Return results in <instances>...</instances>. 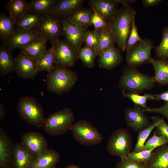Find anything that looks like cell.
<instances>
[{"mask_svg": "<svg viewBox=\"0 0 168 168\" xmlns=\"http://www.w3.org/2000/svg\"><path fill=\"white\" fill-rule=\"evenodd\" d=\"M156 83L154 76L146 75L136 67L127 65L123 69L118 86L122 91L139 94L153 88Z\"/></svg>", "mask_w": 168, "mask_h": 168, "instance_id": "cell-1", "label": "cell"}, {"mask_svg": "<svg viewBox=\"0 0 168 168\" xmlns=\"http://www.w3.org/2000/svg\"><path fill=\"white\" fill-rule=\"evenodd\" d=\"M136 14L135 10L131 6H123L110 22V28L117 48L121 51L126 49L132 20Z\"/></svg>", "mask_w": 168, "mask_h": 168, "instance_id": "cell-2", "label": "cell"}, {"mask_svg": "<svg viewBox=\"0 0 168 168\" xmlns=\"http://www.w3.org/2000/svg\"><path fill=\"white\" fill-rule=\"evenodd\" d=\"M78 78L77 74L68 68L55 67L47 76V89L50 92L62 95L73 87Z\"/></svg>", "mask_w": 168, "mask_h": 168, "instance_id": "cell-3", "label": "cell"}, {"mask_svg": "<svg viewBox=\"0 0 168 168\" xmlns=\"http://www.w3.org/2000/svg\"><path fill=\"white\" fill-rule=\"evenodd\" d=\"M74 121V115L72 110L65 108L51 114L45 119L42 127L50 135H60L71 129Z\"/></svg>", "mask_w": 168, "mask_h": 168, "instance_id": "cell-4", "label": "cell"}, {"mask_svg": "<svg viewBox=\"0 0 168 168\" xmlns=\"http://www.w3.org/2000/svg\"><path fill=\"white\" fill-rule=\"evenodd\" d=\"M17 108L21 117L28 124L38 128L43 126L45 119L44 110L35 98L29 96L21 97Z\"/></svg>", "mask_w": 168, "mask_h": 168, "instance_id": "cell-5", "label": "cell"}, {"mask_svg": "<svg viewBox=\"0 0 168 168\" xmlns=\"http://www.w3.org/2000/svg\"><path fill=\"white\" fill-rule=\"evenodd\" d=\"M70 130L74 139L83 145H98L103 139L102 134L98 129L84 119L74 122Z\"/></svg>", "mask_w": 168, "mask_h": 168, "instance_id": "cell-6", "label": "cell"}, {"mask_svg": "<svg viewBox=\"0 0 168 168\" xmlns=\"http://www.w3.org/2000/svg\"><path fill=\"white\" fill-rule=\"evenodd\" d=\"M132 138L128 131L126 129H119L110 136L107 149L111 155L123 159L126 158L132 152Z\"/></svg>", "mask_w": 168, "mask_h": 168, "instance_id": "cell-7", "label": "cell"}, {"mask_svg": "<svg viewBox=\"0 0 168 168\" xmlns=\"http://www.w3.org/2000/svg\"><path fill=\"white\" fill-rule=\"evenodd\" d=\"M42 37L54 44L63 35L61 19L51 13L41 15L35 29Z\"/></svg>", "mask_w": 168, "mask_h": 168, "instance_id": "cell-8", "label": "cell"}, {"mask_svg": "<svg viewBox=\"0 0 168 168\" xmlns=\"http://www.w3.org/2000/svg\"><path fill=\"white\" fill-rule=\"evenodd\" d=\"M53 48L56 67H72L78 59V52L64 40L59 39L51 45Z\"/></svg>", "mask_w": 168, "mask_h": 168, "instance_id": "cell-9", "label": "cell"}, {"mask_svg": "<svg viewBox=\"0 0 168 168\" xmlns=\"http://www.w3.org/2000/svg\"><path fill=\"white\" fill-rule=\"evenodd\" d=\"M153 45L152 41L148 38L137 43L126 53V60L128 65L137 68L149 63Z\"/></svg>", "mask_w": 168, "mask_h": 168, "instance_id": "cell-10", "label": "cell"}, {"mask_svg": "<svg viewBox=\"0 0 168 168\" xmlns=\"http://www.w3.org/2000/svg\"><path fill=\"white\" fill-rule=\"evenodd\" d=\"M42 37L35 29L28 30L15 26L12 33L3 41L2 44L11 52Z\"/></svg>", "mask_w": 168, "mask_h": 168, "instance_id": "cell-11", "label": "cell"}, {"mask_svg": "<svg viewBox=\"0 0 168 168\" xmlns=\"http://www.w3.org/2000/svg\"><path fill=\"white\" fill-rule=\"evenodd\" d=\"M61 20L64 40L78 53L84 43L87 28L74 24L66 19Z\"/></svg>", "mask_w": 168, "mask_h": 168, "instance_id": "cell-12", "label": "cell"}, {"mask_svg": "<svg viewBox=\"0 0 168 168\" xmlns=\"http://www.w3.org/2000/svg\"><path fill=\"white\" fill-rule=\"evenodd\" d=\"M144 112L143 109L136 105L126 108L124 118L128 127L134 132H139L150 125L151 123Z\"/></svg>", "mask_w": 168, "mask_h": 168, "instance_id": "cell-13", "label": "cell"}, {"mask_svg": "<svg viewBox=\"0 0 168 168\" xmlns=\"http://www.w3.org/2000/svg\"><path fill=\"white\" fill-rule=\"evenodd\" d=\"M21 143L35 156L48 149L45 138L40 133L34 131H28L23 134Z\"/></svg>", "mask_w": 168, "mask_h": 168, "instance_id": "cell-14", "label": "cell"}, {"mask_svg": "<svg viewBox=\"0 0 168 168\" xmlns=\"http://www.w3.org/2000/svg\"><path fill=\"white\" fill-rule=\"evenodd\" d=\"M14 145L2 128L0 127V168L13 167Z\"/></svg>", "mask_w": 168, "mask_h": 168, "instance_id": "cell-15", "label": "cell"}, {"mask_svg": "<svg viewBox=\"0 0 168 168\" xmlns=\"http://www.w3.org/2000/svg\"><path fill=\"white\" fill-rule=\"evenodd\" d=\"M14 58L17 75L23 79H34L38 72L35 61L21 52Z\"/></svg>", "mask_w": 168, "mask_h": 168, "instance_id": "cell-16", "label": "cell"}, {"mask_svg": "<svg viewBox=\"0 0 168 168\" xmlns=\"http://www.w3.org/2000/svg\"><path fill=\"white\" fill-rule=\"evenodd\" d=\"M88 3L109 23L119 10L118 4L114 0H90Z\"/></svg>", "mask_w": 168, "mask_h": 168, "instance_id": "cell-17", "label": "cell"}, {"mask_svg": "<svg viewBox=\"0 0 168 168\" xmlns=\"http://www.w3.org/2000/svg\"><path fill=\"white\" fill-rule=\"evenodd\" d=\"M121 51L114 46L104 50L99 55V67L110 70L119 64L123 60Z\"/></svg>", "mask_w": 168, "mask_h": 168, "instance_id": "cell-18", "label": "cell"}, {"mask_svg": "<svg viewBox=\"0 0 168 168\" xmlns=\"http://www.w3.org/2000/svg\"><path fill=\"white\" fill-rule=\"evenodd\" d=\"M35 156L21 143H16L14 147L13 167L30 168Z\"/></svg>", "mask_w": 168, "mask_h": 168, "instance_id": "cell-19", "label": "cell"}, {"mask_svg": "<svg viewBox=\"0 0 168 168\" xmlns=\"http://www.w3.org/2000/svg\"><path fill=\"white\" fill-rule=\"evenodd\" d=\"M83 0H56L51 13L60 19H67L76 8L82 5Z\"/></svg>", "mask_w": 168, "mask_h": 168, "instance_id": "cell-20", "label": "cell"}, {"mask_svg": "<svg viewBox=\"0 0 168 168\" xmlns=\"http://www.w3.org/2000/svg\"><path fill=\"white\" fill-rule=\"evenodd\" d=\"M59 158V154L56 151L48 149L35 156L30 168H55Z\"/></svg>", "mask_w": 168, "mask_h": 168, "instance_id": "cell-21", "label": "cell"}, {"mask_svg": "<svg viewBox=\"0 0 168 168\" xmlns=\"http://www.w3.org/2000/svg\"><path fill=\"white\" fill-rule=\"evenodd\" d=\"M47 41L46 39L42 37L33 40L19 49L21 52L35 61L46 51Z\"/></svg>", "mask_w": 168, "mask_h": 168, "instance_id": "cell-22", "label": "cell"}, {"mask_svg": "<svg viewBox=\"0 0 168 168\" xmlns=\"http://www.w3.org/2000/svg\"><path fill=\"white\" fill-rule=\"evenodd\" d=\"M93 12L91 8L82 6L75 9L66 19L74 24L88 28L92 25L91 19Z\"/></svg>", "mask_w": 168, "mask_h": 168, "instance_id": "cell-23", "label": "cell"}, {"mask_svg": "<svg viewBox=\"0 0 168 168\" xmlns=\"http://www.w3.org/2000/svg\"><path fill=\"white\" fill-rule=\"evenodd\" d=\"M146 166L147 168H168V143L156 148Z\"/></svg>", "mask_w": 168, "mask_h": 168, "instance_id": "cell-24", "label": "cell"}, {"mask_svg": "<svg viewBox=\"0 0 168 168\" xmlns=\"http://www.w3.org/2000/svg\"><path fill=\"white\" fill-rule=\"evenodd\" d=\"M149 63L154 67L156 82L161 86L168 85V60L152 57Z\"/></svg>", "mask_w": 168, "mask_h": 168, "instance_id": "cell-25", "label": "cell"}, {"mask_svg": "<svg viewBox=\"0 0 168 168\" xmlns=\"http://www.w3.org/2000/svg\"><path fill=\"white\" fill-rule=\"evenodd\" d=\"M6 8L9 16L15 23L28 12L29 2L26 0H10Z\"/></svg>", "mask_w": 168, "mask_h": 168, "instance_id": "cell-26", "label": "cell"}, {"mask_svg": "<svg viewBox=\"0 0 168 168\" xmlns=\"http://www.w3.org/2000/svg\"><path fill=\"white\" fill-rule=\"evenodd\" d=\"M15 58L11 52L3 44L0 46V74L2 77L15 70Z\"/></svg>", "mask_w": 168, "mask_h": 168, "instance_id": "cell-27", "label": "cell"}, {"mask_svg": "<svg viewBox=\"0 0 168 168\" xmlns=\"http://www.w3.org/2000/svg\"><path fill=\"white\" fill-rule=\"evenodd\" d=\"M54 55L53 46L46 52L36 61L35 64L38 72L45 71L48 73L55 67Z\"/></svg>", "mask_w": 168, "mask_h": 168, "instance_id": "cell-28", "label": "cell"}, {"mask_svg": "<svg viewBox=\"0 0 168 168\" xmlns=\"http://www.w3.org/2000/svg\"><path fill=\"white\" fill-rule=\"evenodd\" d=\"M97 32L99 39L97 46L95 49L99 56L104 50L114 46L116 42L110 27L100 30Z\"/></svg>", "mask_w": 168, "mask_h": 168, "instance_id": "cell-29", "label": "cell"}, {"mask_svg": "<svg viewBox=\"0 0 168 168\" xmlns=\"http://www.w3.org/2000/svg\"><path fill=\"white\" fill-rule=\"evenodd\" d=\"M56 0H32L29 2L28 11L43 15L50 13Z\"/></svg>", "mask_w": 168, "mask_h": 168, "instance_id": "cell-30", "label": "cell"}, {"mask_svg": "<svg viewBox=\"0 0 168 168\" xmlns=\"http://www.w3.org/2000/svg\"><path fill=\"white\" fill-rule=\"evenodd\" d=\"M41 15L28 12L14 23L16 27L26 30L35 29L40 19Z\"/></svg>", "mask_w": 168, "mask_h": 168, "instance_id": "cell-31", "label": "cell"}, {"mask_svg": "<svg viewBox=\"0 0 168 168\" xmlns=\"http://www.w3.org/2000/svg\"><path fill=\"white\" fill-rule=\"evenodd\" d=\"M151 119L153 121V123L147 127L138 132L137 142L132 152L135 153L144 150L145 142L158 123L155 116L152 117Z\"/></svg>", "mask_w": 168, "mask_h": 168, "instance_id": "cell-32", "label": "cell"}, {"mask_svg": "<svg viewBox=\"0 0 168 168\" xmlns=\"http://www.w3.org/2000/svg\"><path fill=\"white\" fill-rule=\"evenodd\" d=\"M98 56L95 48L86 46L82 48L78 53V58L83 65L89 68L95 65V59Z\"/></svg>", "mask_w": 168, "mask_h": 168, "instance_id": "cell-33", "label": "cell"}, {"mask_svg": "<svg viewBox=\"0 0 168 168\" xmlns=\"http://www.w3.org/2000/svg\"><path fill=\"white\" fill-rule=\"evenodd\" d=\"M15 27L13 21L5 13L0 15V38L3 41L7 39L12 32Z\"/></svg>", "mask_w": 168, "mask_h": 168, "instance_id": "cell-34", "label": "cell"}, {"mask_svg": "<svg viewBox=\"0 0 168 168\" xmlns=\"http://www.w3.org/2000/svg\"><path fill=\"white\" fill-rule=\"evenodd\" d=\"M122 92L124 97L130 99L135 105L140 106L144 110L148 108L147 105V100H152L154 95L147 93L142 95L138 93H128L123 91Z\"/></svg>", "mask_w": 168, "mask_h": 168, "instance_id": "cell-35", "label": "cell"}, {"mask_svg": "<svg viewBox=\"0 0 168 168\" xmlns=\"http://www.w3.org/2000/svg\"><path fill=\"white\" fill-rule=\"evenodd\" d=\"M156 56L159 58L167 60L168 58V27L163 29L162 40L160 44L154 47Z\"/></svg>", "mask_w": 168, "mask_h": 168, "instance_id": "cell-36", "label": "cell"}, {"mask_svg": "<svg viewBox=\"0 0 168 168\" xmlns=\"http://www.w3.org/2000/svg\"><path fill=\"white\" fill-rule=\"evenodd\" d=\"M155 148L143 150L135 153L131 152L127 158L129 160L138 163H146L151 158L152 153Z\"/></svg>", "mask_w": 168, "mask_h": 168, "instance_id": "cell-37", "label": "cell"}, {"mask_svg": "<svg viewBox=\"0 0 168 168\" xmlns=\"http://www.w3.org/2000/svg\"><path fill=\"white\" fill-rule=\"evenodd\" d=\"M135 17H134L132 20L130 31L126 44L125 50L126 53L137 43L143 40L138 34V28L135 24Z\"/></svg>", "mask_w": 168, "mask_h": 168, "instance_id": "cell-38", "label": "cell"}, {"mask_svg": "<svg viewBox=\"0 0 168 168\" xmlns=\"http://www.w3.org/2000/svg\"><path fill=\"white\" fill-rule=\"evenodd\" d=\"M168 143V138L158 135L154 131L152 136L147 139L145 143L144 150L156 148Z\"/></svg>", "mask_w": 168, "mask_h": 168, "instance_id": "cell-39", "label": "cell"}, {"mask_svg": "<svg viewBox=\"0 0 168 168\" xmlns=\"http://www.w3.org/2000/svg\"><path fill=\"white\" fill-rule=\"evenodd\" d=\"M93 10V12L91 17V22L94 26V30L97 32L100 30L110 27V23L105 21L94 9Z\"/></svg>", "mask_w": 168, "mask_h": 168, "instance_id": "cell-40", "label": "cell"}, {"mask_svg": "<svg viewBox=\"0 0 168 168\" xmlns=\"http://www.w3.org/2000/svg\"><path fill=\"white\" fill-rule=\"evenodd\" d=\"M99 37L97 32L94 30H87L85 35L84 43L85 46L94 48L97 47Z\"/></svg>", "mask_w": 168, "mask_h": 168, "instance_id": "cell-41", "label": "cell"}, {"mask_svg": "<svg viewBox=\"0 0 168 168\" xmlns=\"http://www.w3.org/2000/svg\"><path fill=\"white\" fill-rule=\"evenodd\" d=\"M115 168H147L146 163L131 161L126 158L121 159Z\"/></svg>", "mask_w": 168, "mask_h": 168, "instance_id": "cell-42", "label": "cell"}, {"mask_svg": "<svg viewBox=\"0 0 168 168\" xmlns=\"http://www.w3.org/2000/svg\"><path fill=\"white\" fill-rule=\"evenodd\" d=\"M158 123L155 130L157 134L159 136H163L168 138V124L163 118L155 116Z\"/></svg>", "mask_w": 168, "mask_h": 168, "instance_id": "cell-43", "label": "cell"}, {"mask_svg": "<svg viewBox=\"0 0 168 168\" xmlns=\"http://www.w3.org/2000/svg\"><path fill=\"white\" fill-rule=\"evenodd\" d=\"M149 113H157L164 116L168 120V103L165 102L162 106L157 108H149L147 109Z\"/></svg>", "mask_w": 168, "mask_h": 168, "instance_id": "cell-44", "label": "cell"}, {"mask_svg": "<svg viewBox=\"0 0 168 168\" xmlns=\"http://www.w3.org/2000/svg\"><path fill=\"white\" fill-rule=\"evenodd\" d=\"M152 100H162L166 103H168V90L159 94H154Z\"/></svg>", "mask_w": 168, "mask_h": 168, "instance_id": "cell-45", "label": "cell"}, {"mask_svg": "<svg viewBox=\"0 0 168 168\" xmlns=\"http://www.w3.org/2000/svg\"><path fill=\"white\" fill-rule=\"evenodd\" d=\"M162 1L161 0H142V2L145 7H148L156 6Z\"/></svg>", "mask_w": 168, "mask_h": 168, "instance_id": "cell-46", "label": "cell"}, {"mask_svg": "<svg viewBox=\"0 0 168 168\" xmlns=\"http://www.w3.org/2000/svg\"><path fill=\"white\" fill-rule=\"evenodd\" d=\"M117 4H120L123 6L129 5L131 3H134L136 2L135 0H114Z\"/></svg>", "mask_w": 168, "mask_h": 168, "instance_id": "cell-47", "label": "cell"}, {"mask_svg": "<svg viewBox=\"0 0 168 168\" xmlns=\"http://www.w3.org/2000/svg\"><path fill=\"white\" fill-rule=\"evenodd\" d=\"M6 114V111L4 108L2 103L0 102V121H2L4 119Z\"/></svg>", "mask_w": 168, "mask_h": 168, "instance_id": "cell-48", "label": "cell"}, {"mask_svg": "<svg viewBox=\"0 0 168 168\" xmlns=\"http://www.w3.org/2000/svg\"><path fill=\"white\" fill-rule=\"evenodd\" d=\"M65 168H80L78 166L73 165H71L66 167Z\"/></svg>", "mask_w": 168, "mask_h": 168, "instance_id": "cell-49", "label": "cell"}, {"mask_svg": "<svg viewBox=\"0 0 168 168\" xmlns=\"http://www.w3.org/2000/svg\"></svg>", "mask_w": 168, "mask_h": 168, "instance_id": "cell-50", "label": "cell"}]
</instances>
